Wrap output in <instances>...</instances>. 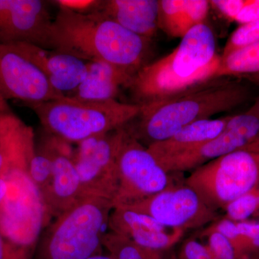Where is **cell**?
<instances>
[{"mask_svg": "<svg viewBox=\"0 0 259 259\" xmlns=\"http://www.w3.org/2000/svg\"><path fill=\"white\" fill-rule=\"evenodd\" d=\"M151 39L129 31L95 13L81 15L59 9L49 32L48 49L87 61H103L136 74L148 64Z\"/></svg>", "mask_w": 259, "mask_h": 259, "instance_id": "1", "label": "cell"}, {"mask_svg": "<svg viewBox=\"0 0 259 259\" xmlns=\"http://www.w3.org/2000/svg\"><path fill=\"white\" fill-rule=\"evenodd\" d=\"M181 39L175 50L135 75L129 89L136 104L166 98L215 79L221 56L210 27L201 24Z\"/></svg>", "mask_w": 259, "mask_h": 259, "instance_id": "2", "label": "cell"}, {"mask_svg": "<svg viewBox=\"0 0 259 259\" xmlns=\"http://www.w3.org/2000/svg\"><path fill=\"white\" fill-rule=\"evenodd\" d=\"M249 97V90L241 82L212 79L173 96L141 104L138 125L129 130L149 146L171 137L193 122L239 106Z\"/></svg>", "mask_w": 259, "mask_h": 259, "instance_id": "3", "label": "cell"}, {"mask_svg": "<svg viewBox=\"0 0 259 259\" xmlns=\"http://www.w3.org/2000/svg\"><path fill=\"white\" fill-rule=\"evenodd\" d=\"M25 106L31 109L51 136L77 144L127 125L141 109L139 104L85 101L67 96Z\"/></svg>", "mask_w": 259, "mask_h": 259, "instance_id": "4", "label": "cell"}, {"mask_svg": "<svg viewBox=\"0 0 259 259\" xmlns=\"http://www.w3.org/2000/svg\"><path fill=\"white\" fill-rule=\"evenodd\" d=\"M113 203L100 197L83 198L56 218L40 238L33 259H88L102 254Z\"/></svg>", "mask_w": 259, "mask_h": 259, "instance_id": "5", "label": "cell"}, {"mask_svg": "<svg viewBox=\"0 0 259 259\" xmlns=\"http://www.w3.org/2000/svg\"><path fill=\"white\" fill-rule=\"evenodd\" d=\"M27 163H10L3 177L8 182L0 204V235L19 259H33L40 233L49 217Z\"/></svg>", "mask_w": 259, "mask_h": 259, "instance_id": "6", "label": "cell"}, {"mask_svg": "<svg viewBox=\"0 0 259 259\" xmlns=\"http://www.w3.org/2000/svg\"><path fill=\"white\" fill-rule=\"evenodd\" d=\"M185 184L212 210L226 209L259 185V151L241 150L215 158L195 168Z\"/></svg>", "mask_w": 259, "mask_h": 259, "instance_id": "7", "label": "cell"}, {"mask_svg": "<svg viewBox=\"0 0 259 259\" xmlns=\"http://www.w3.org/2000/svg\"><path fill=\"white\" fill-rule=\"evenodd\" d=\"M117 167L118 188L114 208L129 207L171 186L169 174L126 125L117 152Z\"/></svg>", "mask_w": 259, "mask_h": 259, "instance_id": "8", "label": "cell"}, {"mask_svg": "<svg viewBox=\"0 0 259 259\" xmlns=\"http://www.w3.org/2000/svg\"><path fill=\"white\" fill-rule=\"evenodd\" d=\"M124 127L78 144L73 161L85 197L114 199L118 188L117 156Z\"/></svg>", "mask_w": 259, "mask_h": 259, "instance_id": "9", "label": "cell"}, {"mask_svg": "<svg viewBox=\"0 0 259 259\" xmlns=\"http://www.w3.org/2000/svg\"><path fill=\"white\" fill-rule=\"evenodd\" d=\"M241 150L259 151V118L248 112L231 116L221 134L193 151L158 163L168 174L190 171Z\"/></svg>", "mask_w": 259, "mask_h": 259, "instance_id": "10", "label": "cell"}, {"mask_svg": "<svg viewBox=\"0 0 259 259\" xmlns=\"http://www.w3.org/2000/svg\"><path fill=\"white\" fill-rule=\"evenodd\" d=\"M124 208L148 214L166 228L182 231L203 226L217 216V212L207 207L197 192L185 184L170 186Z\"/></svg>", "mask_w": 259, "mask_h": 259, "instance_id": "11", "label": "cell"}, {"mask_svg": "<svg viewBox=\"0 0 259 259\" xmlns=\"http://www.w3.org/2000/svg\"><path fill=\"white\" fill-rule=\"evenodd\" d=\"M63 97L18 48L0 44V100H19L25 106Z\"/></svg>", "mask_w": 259, "mask_h": 259, "instance_id": "12", "label": "cell"}, {"mask_svg": "<svg viewBox=\"0 0 259 259\" xmlns=\"http://www.w3.org/2000/svg\"><path fill=\"white\" fill-rule=\"evenodd\" d=\"M49 1L0 0V44H29L48 49L54 19Z\"/></svg>", "mask_w": 259, "mask_h": 259, "instance_id": "13", "label": "cell"}, {"mask_svg": "<svg viewBox=\"0 0 259 259\" xmlns=\"http://www.w3.org/2000/svg\"><path fill=\"white\" fill-rule=\"evenodd\" d=\"M52 161L50 186L42 197L49 217L57 218L86 198L69 143L51 136L42 145Z\"/></svg>", "mask_w": 259, "mask_h": 259, "instance_id": "14", "label": "cell"}, {"mask_svg": "<svg viewBox=\"0 0 259 259\" xmlns=\"http://www.w3.org/2000/svg\"><path fill=\"white\" fill-rule=\"evenodd\" d=\"M47 76L57 93L69 96L88 74L90 61L58 50H48L29 44H13Z\"/></svg>", "mask_w": 259, "mask_h": 259, "instance_id": "15", "label": "cell"}, {"mask_svg": "<svg viewBox=\"0 0 259 259\" xmlns=\"http://www.w3.org/2000/svg\"><path fill=\"white\" fill-rule=\"evenodd\" d=\"M108 227L110 231L128 238L136 245L156 251L171 245L182 233V230L167 233L168 228L154 218L124 207L112 209Z\"/></svg>", "mask_w": 259, "mask_h": 259, "instance_id": "16", "label": "cell"}, {"mask_svg": "<svg viewBox=\"0 0 259 259\" xmlns=\"http://www.w3.org/2000/svg\"><path fill=\"white\" fill-rule=\"evenodd\" d=\"M158 0H102L96 13L129 31L151 39L158 28Z\"/></svg>", "mask_w": 259, "mask_h": 259, "instance_id": "17", "label": "cell"}, {"mask_svg": "<svg viewBox=\"0 0 259 259\" xmlns=\"http://www.w3.org/2000/svg\"><path fill=\"white\" fill-rule=\"evenodd\" d=\"M134 76L106 61H90L86 78L77 90L67 97L91 102L117 100L122 88L129 89Z\"/></svg>", "mask_w": 259, "mask_h": 259, "instance_id": "18", "label": "cell"}, {"mask_svg": "<svg viewBox=\"0 0 259 259\" xmlns=\"http://www.w3.org/2000/svg\"><path fill=\"white\" fill-rule=\"evenodd\" d=\"M231 116L206 119L186 126L171 137L148 146L158 162L180 156L196 149L218 136L224 130Z\"/></svg>", "mask_w": 259, "mask_h": 259, "instance_id": "19", "label": "cell"}, {"mask_svg": "<svg viewBox=\"0 0 259 259\" xmlns=\"http://www.w3.org/2000/svg\"><path fill=\"white\" fill-rule=\"evenodd\" d=\"M259 73V41L240 49L225 58L221 63L215 79L227 76H243Z\"/></svg>", "mask_w": 259, "mask_h": 259, "instance_id": "20", "label": "cell"}, {"mask_svg": "<svg viewBox=\"0 0 259 259\" xmlns=\"http://www.w3.org/2000/svg\"><path fill=\"white\" fill-rule=\"evenodd\" d=\"M103 247L114 259H161L156 254V250L142 248L128 238L112 231L104 236Z\"/></svg>", "mask_w": 259, "mask_h": 259, "instance_id": "21", "label": "cell"}, {"mask_svg": "<svg viewBox=\"0 0 259 259\" xmlns=\"http://www.w3.org/2000/svg\"><path fill=\"white\" fill-rule=\"evenodd\" d=\"M187 0H158V28L172 37H183L182 23Z\"/></svg>", "mask_w": 259, "mask_h": 259, "instance_id": "22", "label": "cell"}, {"mask_svg": "<svg viewBox=\"0 0 259 259\" xmlns=\"http://www.w3.org/2000/svg\"><path fill=\"white\" fill-rule=\"evenodd\" d=\"M30 178L40 191L42 198L50 186L52 177V161L45 148L41 146L32 156L28 167Z\"/></svg>", "mask_w": 259, "mask_h": 259, "instance_id": "23", "label": "cell"}, {"mask_svg": "<svg viewBox=\"0 0 259 259\" xmlns=\"http://www.w3.org/2000/svg\"><path fill=\"white\" fill-rule=\"evenodd\" d=\"M259 41V20L243 24L231 34L223 49L221 58Z\"/></svg>", "mask_w": 259, "mask_h": 259, "instance_id": "24", "label": "cell"}, {"mask_svg": "<svg viewBox=\"0 0 259 259\" xmlns=\"http://www.w3.org/2000/svg\"><path fill=\"white\" fill-rule=\"evenodd\" d=\"M259 207L258 195L250 192L232 201L226 206L228 219L243 222L256 211Z\"/></svg>", "mask_w": 259, "mask_h": 259, "instance_id": "25", "label": "cell"}, {"mask_svg": "<svg viewBox=\"0 0 259 259\" xmlns=\"http://www.w3.org/2000/svg\"><path fill=\"white\" fill-rule=\"evenodd\" d=\"M209 5V2L207 0H187L182 23L183 37L191 29L204 23Z\"/></svg>", "mask_w": 259, "mask_h": 259, "instance_id": "26", "label": "cell"}, {"mask_svg": "<svg viewBox=\"0 0 259 259\" xmlns=\"http://www.w3.org/2000/svg\"><path fill=\"white\" fill-rule=\"evenodd\" d=\"M208 249L214 259H237V250L233 243L219 232L209 235Z\"/></svg>", "mask_w": 259, "mask_h": 259, "instance_id": "27", "label": "cell"}, {"mask_svg": "<svg viewBox=\"0 0 259 259\" xmlns=\"http://www.w3.org/2000/svg\"><path fill=\"white\" fill-rule=\"evenodd\" d=\"M49 3L59 7V9L68 10L77 14L88 15L96 13L102 0H54Z\"/></svg>", "mask_w": 259, "mask_h": 259, "instance_id": "28", "label": "cell"}, {"mask_svg": "<svg viewBox=\"0 0 259 259\" xmlns=\"http://www.w3.org/2000/svg\"><path fill=\"white\" fill-rule=\"evenodd\" d=\"M209 2V5L220 14L231 21H234L247 3V0H212Z\"/></svg>", "mask_w": 259, "mask_h": 259, "instance_id": "29", "label": "cell"}, {"mask_svg": "<svg viewBox=\"0 0 259 259\" xmlns=\"http://www.w3.org/2000/svg\"><path fill=\"white\" fill-rule=\"evenodd\" d=\"M182 252L185 259H214L208 248L195 240L186 242Z\"/></svg>", "mask_w": 259, "mask_h": 259, "instance_id": "30", "label": "cell"}, {"mask_svg": "<svg viewBox=\"0 0 259 259\" xmlns=\"http://www.w3.org/2000/svg\"><path fill=\"white\" fill-rule=\"evenodd\" d=\"M240 236L244 237L248 241L250 247L254 248H259V222L237 223Z\"/></svg>", "mask_w": 259, "mask_h": 259, "instance_id": "31", "label": "cell"}, {"mask_svg": "<svg viewBox=\"0 0 259 259\" xmlns=\"http://www.w3.org/2000/svg\"><path fill=\"white\" fill-rule=\"evenodd\" d=\"M214 231L219 232L220 233L228 238L233 243L237 250V247L239 244L240 240H241V236L238 231L237 223L227 218L218 223Z\"/></svg>", "mask_w": 259, "mask_h": 259, "instance_id": "32", "label": "cell"}, {"mask_svg": "<svg viewBox=\"0 0 259 259\" xmlns=\"http://www.w3.org/2000/svg\"><path fill=\"white\" fill-rule=\"evenodd\" d=\"M259 20V0H247L246 5L237 15L234 21L243 25Z\"/></svg>", "mask_w": 259, "mask_h": 259, "instance_id": "33", "label": "cell"}, {"mask_svg": "<svg viewBox=\"0 0 259 259\" xmlns=\"http://www.w3.org/2000/svg\"><path fill=\"white\" fill-rule=\"evenodd\" d=\"M0 259H19L7 246L1 235H0Z\"/></svg>", "mask_w": 259, "mask_h": 259, "instance_id": "34", "label": "cell"}, {"mask_svg": "<svg viewBox=\"0 0 259 259\" xmlns=\"http://www.w3.org/2000/svg\"><path fill=\"white\" fill-rule=\"evenodd\" d=\"M8 153L3 144L0 142V177L4 175L8 166Z\"/></svg>", "mask_w": 259, "mask_h": 259, "instance_id": "35", "label": "cell"}, {"mask_svg": "<svg viewBox=\"0 0 259 259\" xmlns=\"http://www.w3.org/2000/svg\"><path fill=\"white\" fill-rule=\"evenodd\" d=\"M8 191V185L4 177H0V204L4 200Z\"/></svg>", "mask_w": 259, "mask_h": 259, "instance_id": "36", "label": "cell"}, {"mask_svg": "<svg viewBox=\"0 0 259 259\" xmlns=\"http://www.w3.org/2000/svg\"><path fill=\"white\" fill-rule=\"evenodd\" d=\"M247 112H248V113L252 114V115L256 116V117L259 118V97L257 98L254 105Z\"/></svg>", "mask_w": 259, "mask_h": 259, "instance_id": "37", "label": "cell"}, {"mask_svg": "<svg viewBox=\"0 0 259 259\" xmlns=\"http://www.w3.org/2000/svg\"><path fill=\"white\" fill-rule=\"evenodd\" d=\"M241 77L249 80L251 82L259 84V73L258 74L246 75V76H241Z\"/></svg>", "mask_w": 259, "mask_h": 259, "instance_id": "38", "label": "cell"}, {"mask_svg": "<svg viewBox=\"0 0 259 259\" xmlns=\"http://www.w3.org/2000/svg\"><path fill=\"white\" fill-rule=\"evenodd\" d=\"M88 259H114V258H112L111 255H103L102 253V254L94 255V256L90 257V258H89Z\"/></svg>", "mask_w": 259, "mask_h": 259, "instance_id": "39", "label": "cell"}, {"mask_svg": "<svg viewBox=\"0 0 259 259\" xmlns=\"http://www.w3.org/2000/svg\"></svg>", "mask_w": 259, "mask_h": 259, "instance_id": "40", "label": "cell"}]
</instances>
